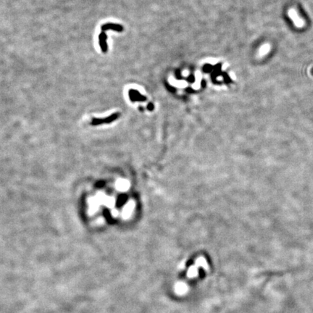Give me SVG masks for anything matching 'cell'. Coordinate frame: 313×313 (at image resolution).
Returning a JSON list of instances; mask_svg holds the SVG:
<instances>
[{"label":"cell","instance_id":"6da1fadb","mask_svg":"<svg viewBox=\"0 0 313 313\" xmlns=\"http://www.w3.org/2000/svg\"><path fill=\"white\" fill-rule=\"evenodd\" d=\"M288 15L289 17V18L292 20V22L294 23V25L296 26V27L299 28H303L304 25H305V21H304L302 18H300V16L298 14L297 11L295 10L294 8H291L288 10Z\"/></svg>","mask_w":313,"mask_h":313},{"label":"cell","instance_id":"7a4b0ae2","mask_svg":"<svg viewBox=\"0 0 313 313\" xmlns=\"http://www.w3.org/2000/svg\"><path fill=\"white\" fill-rule=\"evenodd\" d=\"M107 36L106 35L105 32L102 31V32L99 35V45L100 47H101V49L103 53H106L107 52L108 46H107Z\"/></svg>","mask_w":313,"mask_h":313},{"label":"cell","instance_id":"3957f363","mask_svg":"<svg viewBox=\"0 0 313 313\" xmlns=\"http://www.w3.org/2000/svg\"><path fill=\"white\" fill-rule=\"evenodd\" d=\"M102 30L104 32L105 31H107V30H113V31H117V32H122L123 31V27L122 25H119V24L107 23L102 26Z\"/></svg>","mask_w":313,"mask_h":313},{"label":"cell","instance_id":"277c9868","mask_svg":"<svg viewBox=\"0 0 313 313\" xmlns=\"http://www.w3.org/2000/svg\"><path fill=\"white\" fill-rule=\"evenodd\" d=\"M128 94H129V97L132 102L145 101V100H146V97L142 96V95H141L140 93H139V91L136 90L130 89Z\"/></svg>","mask_w":313,"mask_h":313},{"label":"cell","instance_id":"5b68a950","mask_svg":"<svg viewBox=\"0 0 313 313\" xmlns=\"http://www.w3.org/2000/svg\"><path fill=\"white\" fill-rule=\"evenodd\" d=\"M117 115H118V114H114V115H111L110 117H107V118L104 119V120H99V119H94V120H93V124L96 125V124L101 123H104V121H106V123H109V122H110V121L115 120V119H116L117 117Z\"/></svg>","mask_w":313,"mask_h":313},{"label":"cell","instance_id":"8992f818","mask_svg":"<svg viewBox=\"0 0 313 313\" xmlns=\"http://www.w3.org/2000/svg\"><path fill=\"white\" fill-rule=\"evenodd\" d=\"M269 46L268 45H264L262 46V48H261L260 49V55H265L266 53H268V51H269Z\"/></svg>","mask_w":313,"mask_h":313},{"label":"cell","instance_id":"52a82bcc","mask_svg":"<svg viewBox=\"0 0 313 313\" xmlns=\"http://www.w3.org/2000/svg\"><path fill=\"white\" fill-rule=\"evenodd\" d=\"M153 108H154L153 104H152V103H150V104H149V105H148V109H150V110H152V109H153Z\"/></svg>","mask_w":313,"mask_h":313}]
</instances>
